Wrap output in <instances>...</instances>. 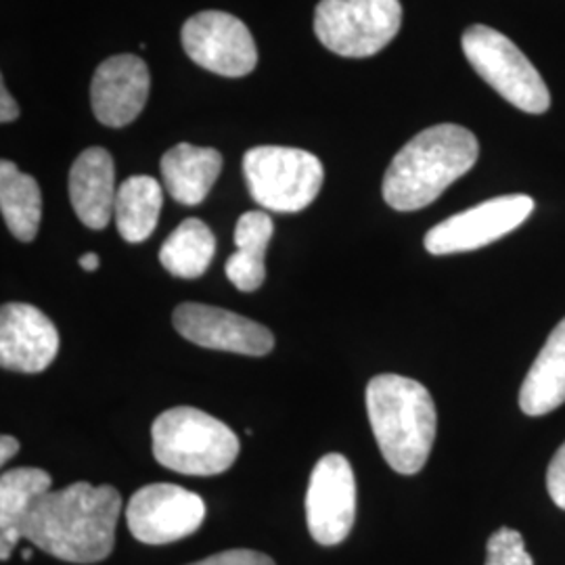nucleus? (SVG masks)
Instances as JSON below:
<instances>
[{"instance_id": "f257e3e1", "label": "nucleus", "mask_w": 565, "mask_h": 565, "mask_svg": "<svg viewBox=\"0 0 565 565\" xmlns=\"http://www.w3.org/2000/svg\"><path fill=\"white\" fill-rule=\"evenodd\" d=\"M121 511L114 486L76 482L51 490L34 505L23 539L70 564L103 562L116 543Z\"/></svg>"}, {"instance_id": "f03ea898", "label": "nucleus", "mask_w": 565, "mask_h": 565, "mask_svg": "<svg viewBox=\"0 0 565 565\" xmlns=\"http://www.w3.org/2000/svg\"><path fill=\"white\" fill-rule=\"evenodd\" d=\"M480 156V142L457 124L425 128L404 145L384 177V200L398 212H415L436 202L467 174Z\"/></svg>"}, {"instance_id": "7ed1b4c3", "label": "nucleus", "mask_w": 565, "mask_h": 565, "mask_svg": "<svg viewBox=\"0 0 565 565\" xmlns=\"http://www.w3.org/2000/svg\"><path fill=\"white\" fill-rule=\"evenodd\" d=\"M366 415L387 465L415 476L424 469L436 440V404L427 387L403 375L384 373L366 385Z\"/></svg>"}, {"instance_id": "20e7f679", "label": "nucleus", "mask_w": 565, "mask_h": 565, "mask_svg": "<svg viewBox=\"0 0 565 565\" xmlns=\"http://www.w3.org/2000/svg\"><path fill=\"white\" fill-rule=\"evenodd\" d=\"M151 436L156 461L184 476H218L239 455L237 434L193 406H177L162 413Z\"/></svg>"}, {"instance_id": "39448f33", "label": "nucleus", "mask_w": 565, "mask_h": 565, "mask_svg": "<svg viewBox=\"0 0 565 565\" xmlns=\"http://www.w3.org/2000/svg\"><path fill=\"white\" fill-rule=\"evenodd\" d=\"M243 174L254 202L270 212H302L317 200L324 181L323 163L296 147L263 145L243 156Z\"/></svg>"}, {"instance_id": "423d86ee", "label": "nucleus", "mask_w": 565, "mask_h": 565, "mask_svg": "<svg viewBox=\"0 0 565 565\" xmlns=\"http://www.w3.org/2000/svg\"><path fill=\"white\" fill-rule=\"evenodd\" d=\"M461 44L478 76L505 102L534 116L551 107V93L543 76L505 34L478 23L465 30Z\"/></svg>"}, {"instance_id": "0eeeda50", "label": "nucleus", "mask_w": 565, "mask_h": 565, "mask_svg": "<svg viewBox=\"0 0 565 565\" xmlns=\"http://www.w3.org/2000/svg\"><path fill=\"white\" fill-rule=\"evenodd\" d=\"M403 23L401 0H321L315 32L342 57H371L396 39Z\"/></svg>"}, {"instance_id": "6e6552de", "label": "nucleus", "mask_w": 565, "mask_h": 565, "mask_svg": "<svg viewBox=\"0 0 565 565\" xmlns=\"http://www.w3.org/2000/svg\"><path fill=\"white\" fill-rule=\"evenodd\" d=\"M534 212L527 195H503L446 218L425 235V249L434 256L461 254L486 247L513 233Z\"/></svg>"}, {"instance_id": "1a4fd4ad", "label": "nucleus", "mask_w": 565, "mask_h": 565, "mask_svg": "<svg viewBox=\"0 0 565 565\" xmlns=\"http://www.w3.org/2000/svg\"><path fill=\"white\" fill-rule=\"evenodd\" d=\"M184 53L218 76L243 78L254 72L258 49L242 20L223 11H202L182 25Z\"/></svg>"}, {"instance_id": "9d476101", "label": "nucleus", "mask_w": 565, "mask_h": 565, "mask_svg": "<svg viewBox=\"0 0 565 565\" xmlns=\"http://www.w3.org/2000/svg\"><path fill=\"white\" fill-rule=\"evenodd\" d=\"M205 505L200 494L177 484H149L126 507L128 530L145 545H168L200 530Z\"/></svg>"}, {"instance_id": "9b49d317", "label": "nucleus", "mask_w": 565, "mask_h": 565, "mask_svg": "<svg viewBox=\"0 0 565 565\" xmlns=\"http://www.w3.org/2000/svg\"><path fill=\"white\" fill-rule=\"evenodd\" d=\"M306 520L319 545H340L356 520V480L352 465L338 452L315 465L306 492Z\"/></svg>"}, {"instance_id": "f8f14e48", "label": "nucleus", "mask_w": 565, "mask_h": 565, "mask_svg": "<svg viewBox=\"0 0 565 565\" xmlns=\"http://www.w3.org/2000/svg\"><path fill=\"white\" fill-rule=\"evenodd\" d=\"M174 327L189 342L245 356H264L275 345V335L264 324L207 303H181Z\"/></svg>"}, {"instance_id": "ddd939ff", "label": "nucleus", "mask_w": 565, "mask_h": 565, "mask_svg": "<svg viewBox=\"0 0 565 565\" xmlns=\"http://www.w3.org/2000/svg\"><path fill=\"white\" fill-rule=\"evenodd\" d=\"M60 352V331L32 303H4L0 310V364L20 373H41Z\"/></svg>"}, {"instance_id": "4468645a", "label": "nucleus", "mask_w": 565, "mask_h": 565, "mask_svg": "<svg viewBox=\"0 0 565 565\" xmlns=\"http://www.w3.org/2000/svg\"><path fill=\"white\" fill-rule=\"evenodd\" d=\"M149 70L137 55H116L103 61L90 84V103L97 120L121 128L137 120L149 97Z\"/></svg>"}, {"instance_id": "2eb2a0df", "label": "nucleus", "mask_w": 565, "mask_h": 565, "mask_svg": "<svg viewBox=\"0 0 565 565\" xmlns=\"http://www.w3.org/2000/svg\"><path fill=\"white\" fill-rule=\"evenodd\" d=\"M114 158L103 147L84 149L70 170V200L76 216L88 228H105L116 205Z\"/></svg>"}, {"instance_id": "dca6fc26", "label": "nucleus", "mask_w": 565, "mask_h": 565, "mask_svg": "<svg viewBox=\"0 0 565 565\" xmlns=\"http://www.w3.org/2000/svg\"><path fill=\"white\" fill-rule=\"evenodd\" d=\"M51 492V476L36 467L9 469L0 478V559L7 562L23 539L34 505Z\"/></svg>"}, {"instance_id": "f3484780", "label": "nucleus", "mask_w": 565, "mask_h": 565, "mask_svg": "<svg viewBox=\"0 0 565 565\" xmlns=\"http://www.w3.org/2000/svg\"><path fill=\"white\" fill-rule=\"evenodd\" d=\"M223 156L212 147L181 142L168 149L162 158L163 184L172 200L182 205H198L212 191L221 177Z\"/></svg>"}, {"instance_id": "a211bd4d", "label": "nucleus", "mask_w": 565, "mask_h": 565, "mask_svg": "<svg viewBox=\"0 0 565 565\" xmlns=\"http://www.w3.org/2000/svg\"><path fill=\"white\" fill-rule=\"evenodd\" d=\"M565 404V319L546 338L520 390V408L541 417Z\"/></svg>"}, {"instance_id": "6ab92c4d", "label": "nucleus", "mask_w": 565, "mask_h": 565, "mask_svg": "<svg viewBox=\"0 0 565 565\" xmlns=\"http://www.w3.org/2000/svg\"><path fill=\"white\" fill-rule=\"evenodd\" d=\"M275 226L264 212H245L235 228L237 252L226 260V277L242 291H256L266 277L264 256Z\"/></svg>"}, {"instance_id": "aec40b11", "label": "nucleus", "mask_w": 565, "mask_h": 565, "mask_svg": "<svg viewBox=\"0 0 565 565\" xmlns=\"http://www.w3.org/2000/svg\"><path fill=\"white\" fill-rule=\"evenodd\" d=\"M162 205V186L156 179L130 177L121 182L114 205V218L121 237L128 243L149 239L160 221Z\"/></svg>"}, {"instance_id": "412c9836", "label": "nucleus", "mask_w": 565, "mask_h": 565, "mask_svg": "<svg viewBox=\"0 0 565 565\" xmlns=\"http://www.w3.org/2000/svg\"><path fill=\"white\" fill-rule=\"evenodd\" d=\"M0 210L9 231L20 242L36 237L42 218L41 186L9 160L0 162Z\"/></svg>"}, {"instance_id": "4be33fe9", "label": "nucleus", "mask_w": 565, "mask_h": 565, "mask_svg": "<svg viewBox=\"0 0 565 565\" xmlns=\"http://www.w3.org/2000/svg\"><path fill=\"white\" fill-rule=\"evenodd\" d=\"M216 254V239L200 218H186L170 233L160 249L163 268L181 279H198L207 270Z\"/></svg>"}, {"instance_id": "5701e85b", "label": "nucleus", "mask_w": 565, "mask_h": 565, "mask_svg": "<svg viewBox=\"0 0 565 565\" xmlns=\"http://www.w3.org/2000/svg\"><path fill=\"white\" fill-rule=\"evenodd\" d=\"M484 565H534L525 551L524 536L513 527L497 530L486 545Z\"/></svg>"}, {"instance_id": "b1692460", "label": "nucleus", "mask_w": 565, "mask_h": 565, "mask_svg": "<svg viewBox=\"0 0 565 565\" xmlns=\"http://www.w3.org/2000/svg\"><path fill=\"white\" fill-rule=\"evenodd\" d=\"M189 565H275V562L268 555L258 553V551L233 548V551L216 553L212 557H205L202 562Z\"/></svg>"}, {"instance_id": "393cba45", "label": "nucleus", "mask_w": 565, "mask_h": 565, "mask_svg": "<svg viewBox=\"0 0 565 565\" xmlns=\"http://www.w3.org/2000/svg\"><path fill=\"white\" fill-rule=\"evenodd\" d=\"M546 490L553 503L565 511V443L559 446L546 469Z\"/></svg>"}, {"instance_id": "a878e982", "label": "nucleus", "mask_w": 565, "mask_h": 565, "mask_svg": "<svg viewBox=\"0 0 565 565\" xmlns=\"http://www.w3.org/2000/svg\"><path fill=\"white\" fill-rule=\"evenodd\" d=\"M0 121L2 124H7V121L18 120V116H20V107H18V103L15 99L9 95V90H7V86L2 84L0 86Z\"/></svg>"}, {"instance_id": "bb28decb", "label": "nucleus", "mask_w": 565, "mask_h": 565, "mask_svg": "<svg viewBox=\"0 0 565 565\" xmlns=\"http://www.w3.org/2000/svg\"><path fill=\"white\" fill-rule=\"evenodd\" d=\"M20 450V443L13 436H2L0 438V463L7 465Z\"/></svg>"}, {"instance_id": "cd10ccee", "label": "nucleus", "mask_w": 565, "mask_h": 565, "mask_svg": "<svg viewBox=\"0 0 565 565\" xmlns=\"http://www.w3.org/2000/svg\"><path fill=\"white\" fill-rule=\"evenodd\" d=\"M81 266L84 270H88V273L97 270V268H99V256H97V254H93V252L84 254L81 258Z\"/></svg>"}, {"instance_id": "c85d7f7f", "label": "nucleus", "mask_w": 565, "mask_h": 565, "mask_svg": "<svg viewBox=\"0 0 565 565\" xmlns=\"http://www.w3.org/2000/svg\"><path fill=\"white\" fill-rule=\"evenodd\" d=\"M21 557H23L25 562H30V559H32V551H30V548H28V551H23V553H21Z\"/></svg>"}]
</instances>
